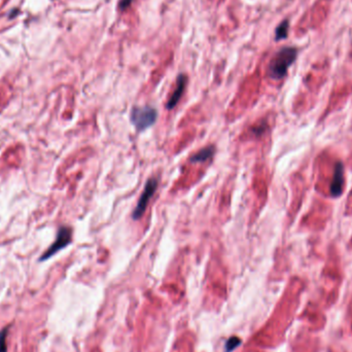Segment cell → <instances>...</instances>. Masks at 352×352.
Wrapping results in <instances>:
<instances>
[{
    "instance_id": "9c48e42d",
    "label": "cell",
    "mask_w": 352,
    "mask_h": 352,
    "mask_svg": "<svg viewBox=\"0 0 352 352\" xmlns=\"http://www.w3.org/2000/svg\"><path fill=\"white\" fill-rule=\"evenodd\" d=\"M288 31V21H283L276 29V39H282L287 36Z\"/></svg>"
},
{
    "instance_id": "6da1fadb",
    "label": "cell",
    "mask_w": 352,
    "mask_h": 352,
    "mask_svg": "<svg viewBox=\"0 0 352 352\" xmlns=\"http://www.w3.org/2000/svg\"><path fill=\"white\" fill-rule=\"evenodd\" d=\"M298 51L295 48H283L281 49L270 62L268 73L270 77L274 79L283 78L290 65L297 59Z\"/></svg>"
},
{
    "instance_id": "8992f818",
    "label": "cell",
    "mask_w": 352,
    "mask_h": 352,
    "mask_svg": "<svg viewBox=\"0 0 352 352\" xmlns=\"http://www.w3.org/2000/svg\"><path fill=\"white\" fill-rule=\"evenodd\" d=\"M185 86H186V76L183 74H180L177 77V81H176V88L174 89L172 95L170 96V98L167 102V105H166L167 109L171 110L176 106V104L178 103V101L180 100V98L182 96Z\"/></svg>"
},
{
    "instance_id": "277c9868",
    "label": "cell",
    "mask_w": 352,
    "mask_h": 352,
    "mask_svg": "<svg viewBox=\"0 0 352 352\" xmlns=\"http://www.w3.org/2000/svg\"><path fill=\"white\" fill-rule=\"evenodd\" d=\"M157 189H158V179L154 178V177L149 178L146 181L144 190H143L141 196H140L139 200L137 202V205L132 212V218L134 220L140 219V217L143 215V213L145 212V209L148 205V202L150 200V198L154 196Z\"/></svg>"
},
{
    "instance_id": "8fae6325",
    "label": "cell",
    "mask_w": 352,
    "mask_h": 352,
    "mask_svg": "<svg viewBox=\"0 0 352 352\" xmlns=\"http://www.w3.org/2000/svg\"><path fill=\"white\" fill-rule=\"evenodd\" d=\"M132 1H133V0H121V2H120V8H121V9L127 8L129 5L131 4Z\"/></svg>"
},
{
    "instance_id": "52a82bcc",
    "label": "cell",
    "mask_w": 352,
    "mask_h": 352,
    "mask_svg": "<svg viewBox=\"0 0 352 352\" xmlns=\"http://www.w3.org/2000/svg\"><path fill=\"white\" fill-rule=\"evenodd\" d=\"M215 154V147L213 145H209L201 150H199L191 158V162L193 163H203L212 158Z\"/></svg>"
},
{
    "instance_id": "7a4b0ae2",
    "label": "cell",
    "mask_w": 352,
    "mask_h": 352,
    "mask_svg": "<svg viewBox=\"0 0 352 352\" xmlns=\"http://www.w3.org/2000/svg\"><path fill=\"white\" fill-rule=\"evenodd\" d=\"M130 119L137 131H144L156 123L158 111L151 106H134L131 110Z\"/></svg>"
},
{
    "instance_id": "3957f363",
    "label": "cell",
    "mask_w": 352,
    "mask_h": 352,
    "mask_svg": "<svg viewBox=\"0 0 352 352\" xmlns=\"http://www.w3.org/2000/svg\"><path fill=\"white\" fill-rule=\"evenodd\" d=\"M71 240H72V229L71 228L66 227V226L59 228L56 240L39 257V262H44L46 260L51 259V257L53 255H55L57 252L67 247V246L71 243Z\"/></svg>"
},
{
    "instance_id": "5b68a950",
    "label": "cell",
    "mask_w": 352,
    "mask_h": 352,
    "mask_svg": "<svg viewBox=\"0 0 352 352\" xmlns=\"http://www.w3.org/2000/svg\"><path fill=\"white\" fill-rule=\"evenodd\" d=\"M344 168L343 164L341 162H339L336 164L335 166V171H334V177L332 180L331 184V195L333 197H339L341 196L343 193L344 189Z\"/></svg>"
},
{
    "instance_id": "30bf717a",
    "label": "cell",
    "mask_w": 352,
    "mask_h": 352,
    "mask_svg": "<svg viewBox=\"0 0 352 352\" xmlns=\"http://www.w3.org/2000/svg\"><path fill=\"white\" fill-rule=\"evenodd\" d=\"M8 331H9V325L4 326L2 330L0 331V352H6L7 351L6 337H7Z\"/></svg>"
},
{
    "instance_id": "ba28073f",
    "label": "cell",
    "mask_w": 352,
    "mask_h": 352,
    "mask_svg": "<svg viewBox=\"0 0 352 352\" xmlns=\"http://www.w3.org/2000/svg\"><path fill=\"white\" fill-rule=\"evenodd\" d=\"M241 343H242V340L239 337L232 336L227 340V342L225 344V351L232 352L235 349H237Z\"/></svg>"
}]
</instances>
